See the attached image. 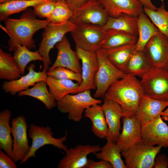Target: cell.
Listing matches in <instances>:
<instances>
[{"instance_id":"obj_7","label":"cell","mask_w":168,"mask_h":168,"mask_svg":"<svg viewBox=\"0 0 168 168\" xmlns=\"http://www.w3.org/2000/svg\"><path fill=\"white\" fill-rule=\"evenodd\" d=\"M29 136L32 140L30 150L25 158L20 161V164L26 162L31 157H36L35 153L40 148L45 145H52L65 151L68 149L63 144L67 138L66 131L64 136L59 138L54 137L51 128L49 126H40L31 124L29 129Z\"/></svg>"},{"instance_id":"obj_5","label":"cell","mask_w":168,"mask_h":168,"mask_svg":"<svg viewBox=\"0 0 168 168\" xmlns=\"http://www.w3.org/2000/svg\"><path fill=\"white\" fill-rule=\"evenodd\" d=\"M102 100L93 97L90 90L75 94L67 95L57 101L58 110L68 114V119L75 122L80 121L85 109L96 104H100Z\"/></svg>"},{"instance_id":"obj_38","label":"cell","mask_w":168,"mask_h":168,"mask_svg":"<svg viewBox=\"0 0 168 168\" xmlns=\"http://www.w3.org/2000/svg\"><path fill=\"white\" fill-rule=\"evenodd\" d=\"M56 2L49 1L41 3L33 7V12L37 16L47 19L52 13Z\"/></svg>"},{"instance_id":"obj_13","label":"cell","mask_w":168,"mask_h":168,"mask_svg":"<svg viewBox=\"0 0 168 168\" xmlns=\"http://www.w3.org/2000/svg\"><path fill=\"white\" fill-rule=\"evenodd\" d=\"M10 124L13 138L12 159L16 163L24 159L30 150L27 135L28 124L22 115L12 119Z\"/></svg>"},{"instance_id":"obj_21","label":"cell","mask_w":168,"mask_h":168,"mask_svg":"<svg viewBox=\"0 0 168 168\" xmlns=\"http://www.w3.org/2000/svg\"><path fill=\"white\" fill-rule=\"evenodd\" d=\"M168 106V101H161L142 95L136 114L142 126L161 116L162 112Z\"/></svg>"},{"instance_id":"obj_26","label":"cell","mask_w":168,"mask_h":168,"mask_svg":"<svg viewBox=\"0 0 168 168\" xmlns=\"http://www.w3.org/2000/svg\"><path fill=\"white\" fill-rule=\"evenodd\" d=\"M103 49L110 61L123 72L135 50V44H127L114 48Z\"/></svg>"},{"instance_id":"obj_22","label":"cell","mask_w":168,"mask_h":168,"mask_svg":"<svg viewBox=\"0 0 168 168\" xmlns=\"http://www.w3.org/2000/svg\"><path fill=\"white\" fill-rule=\"evenodd\" d=\"M138 17L125 14L117 17H109L102 29L104 31L119 30L138 36Z\"/></svg>"},{"instance_id":"obj_10","label":"cell","mask_w":168,"mask_h":168,"mask_svg":"<svg viewBox=\"0 0 168 168\" xmlns=\"http://www.w3.org/2000/svg\"><path fill=\"white\" fill-rule=\"evenodd\" d=\"M109 17L99 0H88L73 12L69 21L76 25L86 24L102 27Z\"/></svg>"},{"instance_id":"obj_19","label":"cell","mask_w":168,"mask_h":168,"mask_svg":"<svg viewBox=\"0 0 168 168\" xmlns=\"http://www.w3.org/2000/svg\"><path fill=\"white\" fill-rule=\"evenodd\" d=\"M101 106L108 127L107 140L116 142L120 134V120L124 114L120 105L117 102L103 98Z\"/></svg>"},{"instance_id":"obj_18","label":"cell","mask_w":168,"mask_h":168,"mask_svg":"<svg viewBox=\"0 0 168 168\" xmlns=\"http://www.w3.org/2000/svg\"><path fill=\"white\" fill-rule=\"evenodd\" d=\"M35 67L34 64H31L27 67L28 72L26 75L16 80L4 82L1 86L2 90L6 93L14 96L27 90L40 81H45L48 76L47 72L43 70L36 72L34 70Z\"/></svg>"},{"instance_id":"obj_42","label":"cell","mask_w":168,"mask_h":168,"mask_svg":"<svg viewBox=\"0 0 168 168\" xmlns=\"http://www.w3.org/2000/svg\"><path fill=\"white\" fill-rule=\"evenodd\" d=\"M88 0H66L68 6L74 12Z\"/></svg>"},{"instance_id":"obj_20","label":"cell","mask_w":168,"mask_h":168,"mask_svg":"<svg viewBox=\"0 0 168 168\" xmlns=\"http://www.w3.org/2000/svg\"><path fill=\"white\" fill-rule=\"evenodd\" d=\"M109 17L123 14L138 17L144 12L143 6L138 0H99Z\"/></svg>"},{"instance_id":"obj_11","label":"cell","mask_w":168,"mask_h":168,"mask_svg":"<svg viewBox=\"0 0 168 168\" xmlns=\"http://www.w3.org/2000/svg\"><path fill=\"white\" fill-rule=\"evenodd\" d=\"M76 51L82 61V82L74 94L87 90H96L94 78L98 68L96 51L86 50L77 46H76Z\"/></svg>"},{"instance_id":"obj_31","label":"cell","mask_w":168,"mask_h":168,"mask_svg":"<svg viewBox=\"0 0 168 168\" xmlns=\"http://www.w3.org/2000/svg\"><path fill=\"white\" fill-rule=\"evenodd\" d=\"M100 151L95 154L97 159L108 162L113 168H127L121 157V151L116 142L107 140Z\"/></svg>"},{"instance_id":"obj_34","label":"cell","mask_w":168,"mask_h":168,"mask_svg":"<svg viewBox=\"0 0 168 168\" xmlns=\"http://www.w3.org/2000/svg\"><path fill=\"white\" fill-rule=\"evenodd\" d=\"M162 1V4L156 10L143 7V11L161 32L168 38V10Z\"/></svg>"},{"instance_id":"obj_6","label":"cell","mask_w":168,"mask_h":168,"mask_svg":"<svg viewBox=\"0 0 168 168\" xmlns=\"http://www.w3.org/2000/svg\"><path fill=\"white\" fill-rule=\"evenodd\" d=\"M141 78L144 95L156 100L168 101V70L152 67Z\"/></svg>"},{"instance_id":"obj_36","label":"cell","mask_w":168,"mask_h":168,"mask_svg":"<svg viewBox=\"0 0 168 168\" xmlns=\"http://www.w3.org/2000/svg\"><path fill=\"white\" fill-rule=\"evenodd\" d=\"M73 14L66 0H58L52 13L46 20L53 23H64L69 21Z\"/></svg>"},{"instance_id":"obj_30","label":"cell","mask_w":168,"mask_h":168,"mask_svg":"<svg viewBox=\"0 0 168 168\" xmlns=\"http://www.w3.org/2000/svg\"><path fill=\"white\" fill-rule=\"evenodd\" d=\"M152 67L143 51L135 50L123 72L141 78Z\"/></svg>"},{"instance_id":"obj_24","label":"cell","mask_w":168,"mask_h":168,"mask_svg":"<svg viewBox=\"0 0 168 168\" xmlns=\"http://www.w3.org/2000/svg\"><path fill=\"white\" fill-rule=\"evenodd\" d=\"M138 35L135 44V51H143L145 46L153 36L161 33L159 29L150 21L143 12L138 16Z\"/></svg>"},{"instance_id":"obj_37","label":"cell","mask_w":168,"mask_h":168,"mask_svg":"<svg viewBox=\"0 0 168 168\" xmlns=\"http://www.w3.org/2000/svg\"><path fill=\"white\" fill-rule=\"evenodd\" d=\"M48 76L60 79L70 80L75 81L80 85L82 82L81 74H79L66 68L58 67L54 70L47 72Z\"/></svg>"},{"instance_id":"obj_39","label":"cell","mask_w":168,"mask_h":168,"mask_svg":"<svg viewBox=\"0 0 168 168\" xmlns=\"http://www.w3.org/2000/svg\"><path fill=\"white\" fill-rule=\"evenodd\" d=\"M15 162L7 154L0 150V168H16Z\"/></svg>"},{"instance_id":"obj_45","label":"cell","mask_w":168,"mask_h":168,"mask_svg":"<svg viewBox=\"0 0 168 168\" xmlns=\"http://www.w3.org/2000/svg\"><path fill=\"white\" fill-rule=\"evenodd\" d=\"M13 0H0V3L3 4Z\"/></svg>"},{"instance_id":"obj_16","label":"cell","mask_w":168,"mask_h":168,"mask_svg":"<svg viewBox=\"0 0 168 168\" xmlns=\"http://www.w3.org/2000/svg\"><path fill=\"white\" fill-rule=\"evenodd\" d=\"M122 119V130L116 142L121 152L142 142L141 135L142 126L137 115L131 117L123 116Z\"/></svg>"},{"instance_id":"obj_3","label":"cell","mask_w":168,"mask_h":168,"mask_svg":"<svg viewBox=\"0 0 168 168\" xmlns=\"http://www.w3.org/2000/svg\"><path fill=\"white\" fill-rule=\"evenodd\" d=\"M98 68L94 78L96 87L95 98H103L110 86L125 75L115 67L108 59L104 49L99 48L96 51Z\"/></svg>"},{"instance_id":"obj_27","label":"cell","mask_w":168,"mask_h":168,"mask_svg":"<svg viewBox=\"0 0 168 168\" xmlns=\"http://www.w3.org/2000/svg\"><path fill=\"white\" fill-rule=\"evenodd\" d=\"M22 75L21 68L13 56L0 48V79L11 81Z\"/></svg>"},{"instance_id":"obj_32","label":"cell","mask_w":168,"mask_h":168,"mask_svg":"<svg viewBox=\"0 0 168 168\" xmlns=\"http://www.w3.org/2000/svg\"><path fill=\"white\" fill-rule=\"evenodd\" d=\"M58 0H13L0 4V21H3L13 14L24 11L30 7H34L41 3Z\"/></svg>"},{"instance_id":"obj_35","label":"cell","mask_w":168,"mask_h":168,"mask_svg":"<svg viewBox=\"0 0 168 168\" xmlns=\"http://www.w3.org/2000/svg\"><path fill=\"white\" fill-rule=\"evenodd\" d=\"M13 56L21 68L22 75L24 74L25 68L29 63L37 60L42 62L44 61L38 50L32 51L26 46L20 44L14 51Z\"/></svg>"},{"instance_id":"obj_1","label":"cell","mask_w":168,"mask_h":168,"mask_svg":"<svg viewBox=\"0 0 168 168\" xmlns=\"http://www.w3.org/2000/svg\"><path fill=\"white\" fill-rule=\"evenodd\" d=\"M24 11L19 19L8 18L3 21L5 26L3 30L10 38L8 42L10 52L14 51L19 44L30 50L34 49V35L50 23L46 19H37L32 9L28 8Z\"/></svg>"},{"instance_id":"obj_41","label":"cell","mask_w":168,"mask_h":168,"mask_svg":"<svg viewBox=\"0 0 168 168\" xmlns=\"http://www.w3.org/2000/svg\"><path fill=\"white\" fill-rule=\"evenodd\" d=\"M155 168H167L168 167V157L163 154H158L154 161Z\"/></svg>"},{"instance_id":"obj_25","label":"cell","mask_w":168,"mask_h":168,"mask_svg":"<svg viewBox=\"0 0 168 168\" xmlns=\"http://www.w3.org/2000/svg\"><path fill=\"white\" fill-rule=\"evenodd\" d=\"M45 82L50 93L56 101L67 95L74 94L80 85L71 80L58 79L49 76Z\"/></svg>"},{"instance_id":"obj_4","label":"cell","mask_w":168,"mask_h":168,"mask_svg":"<svg viewBox=\"0 0 168 168\" xmlns=\"http://www.w3.org/2000/svg\"><path fill=\"white\" fill-rule=\"evenodd\" d=\"M76 26L70 21L60 24L50 22L44 29L38 50L44 59L43 71L47 72L52 63L49 55L50 50L62 40L66 33L71 32Z\"/></svg>"},{"instance_id":"obj_44","label":"cell","mask_w":168,"mask_h":168,"mask_svg":"<svg viewBox=\"0 0 168 168\" xmlns=\"http://www.w3.org/2000/svg\"><path fill=\"white\" fill-rule=\"evenodd\" d=\"M161 116L165 120L168 121V108L162 112Z\"/></svg>"},{"instance_id":"obj_9","label":"cell","mask_w":168,"mask_h":168,"mask_svg":"<svg viewBox=\"0 0 168 168\" xmlns=\"http://www.w3.org/2000/svg\"><path fill=\"white\" fill-rule=\"evenodd\" d=\"M70 33L76 46L96 51L105 39L107 31H103L99 26L82 24L76 25Z\"/></svg>"},{"instance_id":"obj_43","label":"cell","mask_w":168,"mask_h":168,"mask_svg":"<svg viewBox=\"0 0 168 168\" xmlns=\"http://www.w3.org/2000/svg\"><path fill=\"white\" fill-rule=\"evenodd\" d=\"M145 7L152 10H155L157 7L152 3L151 0H138Z\"/></svg>"},{"instance_id":"obj_8","label":"cell","mask_w":168,"mask_h":168,"mask_svg":"<svg viewBox=\"0 0 168 168\" xmlns=\"http://www.w3.org/2000/svg\"><path fill=\"white\" fill-rule=\"evenodd\" d=\"M162 147L150 146L141 142L123 152L127 168H152L155 158Z\"/></svg>"},{"instance_id":"obj_23","label":"cell","mask_w":168,"mask_h":168,"mask_svg":"<svg viewBox=\"0 0 168 168\" xmlns=\"http://www.w3.org/2000/svg\"><path fill=\"white\" fill-rule=\"evenodd\" d=\"M84 112V116L91 121L93 133L100 139L106 138L108 127L101 105L95 104L86 109Z\"/></svg>"},{"instance_id":"obj_17","label":"cell","mask_w":168,"mask_h":168,"mask_svg":"<svg viewBox=\"0 0 168 168\" xmlns=\"http://www.w3.org/2000/svg\"><path fill=\"white\" fill-rule=\"evenodd\" d=\"M58 50L56 60L48 72L56 68L63 67L81 74L82 67L76 51L71 49L69 42L65 35L63 39L55 45Z\"/></svg>"},{"instance_id":"obj_15","label":"cell","mask_w":168,"mask_h":168,"mask_svg":"<svg viewBox=\"0 0 168 168\" xmlns=\"http://www.w3.org/2000/svg\"><path fill=\"white\" fill-rule=\"evenodd\" d=\"M98 145L79 144L74 148L67 149L64 156L60 161L58 168H84L91 153L95 154L101 149Z\"/></svg>"},{"instance_id":"obj_14","label":"cell","mask_w":168,"mask_h":168,"mask_svg":"<svg viewBox=\"0 0 168 168\" xmlns=\"http://www.w3.org/2000/svg\"><path fill=\"white\" fill-rule=\"evenodd\" d=\"M141 135L142 142L145 145L168 147V126L161 116L142 126Z\"/></svg>"},{"instance_id":"obj_33","label":"cell","mask_w":168,"mask_h":168,"mask_svg":"<svg viewBox=\"0 0 168 168\" xmlns=\"http://www.w3.org/2000/svg\"><path fill=\"white\" fill-rule=\"evenodd\" d=\"M99 48L108 49L127 44H135L138 36L125 32L109 30Z\"/></svg>"},{"instance_id":"obj_29","label":"cell","mask_w":168,"mask_h":168,"mask_svg":"<svg viewBox=\"0 0 168 168\" xmlns=\"http://www.w3.org/2000/svg\"><path fill=\"white\" fill-rule=\"evenodd\" d=\"M11 112L8 109L0 113V149L12 159L13 139L9 124Z\"/></svg>"},{"instance_id":"obj_40","label":"cell","mask_w":168,"mask_h":168,"mask_svg":"<svg viewBox=\"0 0 168 168\" xmlns=\"http://www.w3.org/2000/svg\"><path fill=\"white\" fill-rule=\"evenodd\" d=\"M84 168H113V167L109 162L104 160L96 162L88 159L87 164Z\"/></svg>"},{"instance_id":"obj_28","label":"cell","mask_w":168,"mask_h":168,"mask_svg":"<svg viewBox=\"0 0 168 168\" xmlns=\"http://www.w3.org/2000/svg\"><path fill=\"white\" fill-rule=\"evenodd\" d=\"M45 81H41L33 86L18 93L20 97L28 96L35 98L42 102L48 109L50 110L57 105V101L54 99L48 89Z\"/></svg>"},{"instance_id":"obj_12","label":"cell","mask_w":168,"mask_h":168,"mask_svg":"<svg viewBox=\"0 0 168 168\" xmlns=\"http://www.w3.org/2000/svg\"><path fill=\"white\" fill-rule=\"evenodd\" d=\"M143 52L153 67L168 70V38L161 33L152 37Z\"/></svg>"},{"instance_id":"obj_2","label":"cell","mask_w":168,"mask_h":168,"mask_svg":"<svg viewBox=\"0 0 168 168\" xmlns=\"http://www.w3.org/2000/svg\"><path fill=\"white\" fill-rule=\"evenodd\" d=\"M143 95L140 81L135 76L125 74L110 86L104 97L119 104L124 116L131 117L136 115Z\"/></svg>"}]
</instances>
